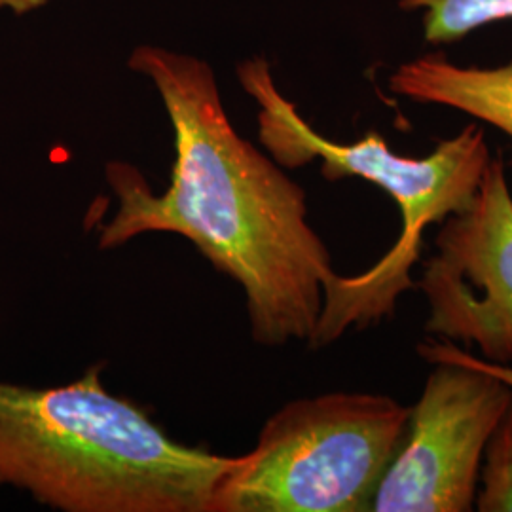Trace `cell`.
I'll return each instance as SVG.
<instances>
[{
  "mask_svg": "<svg viewBox=\"0 0 512 512\" xmlns=\"http://www.w3.org/2000/svg\"><path fill=\"white\" fill-rule=\"evenodd\" d=\"M128 65L160 93L177 156L162 194L137 167L107 165L118 209L97 230L99 249H120L154 232L183 236L243 289L256 344L308 342L336 272L329 247L308 222L304 188L239 137L207 63L141 46Z\"/></svg>",
  "mask_w": 512,
  "mask_h": 512,
  "instance_id": "obj_1",
  "label": "cell"
},
{
  "mask_svg": "<svg viewBox=\"0 0 512 512\" xmlns=\"http://www.w3.org/2000/svg\"><path fill=\"white\" fill-rule=\"evenodd\" d=\"M101 376L95 365L59 387L0 382V486L61 512H211L234 458L169 439Z\"/></svg>",
  "mask_w": 512,
  "mask_h": 512,
  "instance_id": "obj_2",
  "label": "cell"
},
{
  "mask_svg": "<svg viewBox=\"0 0 512 512\" xmlns=\"http://www.w3.org/2000/svg\"><path fill=\"white\" fill-rule=\"evenodd\" d=\"M238 76L258 105V139L283 169L321 160V175L329 183L363 179L382 188L401 209V234L376 264L363 274L330 277L308 348H327L348 330L393 319L399 298L416 289L412 270L420 262L425 228L465 211L475 198L492 160L484 128L469 124L423 158L393 152L378 131L353 143H336L311 128L293 101L279 92L268 61L249 59L239 65Z\"/></svg>",
  "mask_w": 512,
  "mask_h": 512,
  "instance_id": "obj_3",
  "label": "cell"
},
{
  "mask_svg": "<svg viewBox=\"0 0 512 512\" xmlns=\"http://www.w3.org/2000/svg\"><path fill=\"white\" fill-rule=\"evenodd\" d=\"M410 406L336 391L283 404L234 458L211 512H365L397 456Z\"/></svg>",
  "mask_w": 512,
  "mask_h": 512,
  "instance_id": "obj_4",
  "label": "cell"
},
{
  "mask_svg": "<svg viewBox=\"0 0 512 512\" xmlns=\"http://www.w3.org/2000/svg\"><path fill=\"white\" fill-rule=\"evenodd\" d=\"M435 249L416 281L429 306L425 334L512 365V192L501 152L471 205L442 222Z\"/></svg>",
  "mask_w": 512,
  "mask_h": 512,
  "instance_id": "obj_5",
  "label": "cell"
},
{
  "mask_svg": "<svg viewBox=\"0 0 512 512\" xmlns=\"http://www.w3.org/2000/svg\"><path fill=\"white\" fill-rule=\"evenodd\" d=\"M410 406L406 435L376 494L374 512H471L484 448L512 389L471 366L435 363Z\"/></svg>",
  "mask_w": 512,
  "mask_h": 512,
  "instance_id": "obj_6",
  "label": "cell"
},
{
  "mask_svg": "<svg viewBox=\"0 0 512 512\" xmlns=\"http://www.w3.org/2000/svg\"><path fill=\"white\" fill-rule=\"evenodd\" d=\"M387 84L403 99L459 110L480 124L499 129L512 141V61L476 67L431 52L401 63Z\"/></svg>",
  "mask_w": 512,
  "mask_h": 512,
  "instance_id": "obj_7",
  "label": "cell"
},
{
  "mask_svg": "<svg viewBox=\"0 0 512 512\" xmlns=\"http://www.w3.org/2000/svg\"><path fill=\"white\" fill-rule=\"evenodd\" d=\"M406 14L420 16L423 40L454 44L492 23L512 21V0H399Z\"/></svg>",
  "mask_w": 512,
  "mask_h": 512,
  "instance_id": "obj_8",
  "label": "cell"
},
{
  "mask_svg": "<svg viewBox=\"0 0 512 512\" xmlns=\"http://www.w3.org/2000/svg\"><path fill=\"white\" fill-rule=\"evenodd\" d=\"M475 505L480 512H512V399L486 442Z\"/></svg>",
  "mask_w": 512,
  "mask_h": 512,
  "instance_id": "obj_9",
  "label": "cell"
},
{
  "mask_svg": "<svg viewBox=\"0 0 512 512\" xmlns=\"http://www.w3.org/2000/svg\"><path fill=\"white\" fill-rule=\"evenodd\" d=\"M416 351H418L421 359L425 363H429V365L452 363V365L471 366V368H476V370L492 374V376L499 378L501 382H505L512 389L511 365H497V363L484 361L482 357H476L473 353H469L467 349L459 348L458 344H454V342L429 338V340L420 342L416 346Z\"/></svg>",
  "mask_w": 512,
  "mask_h": 512,
  "instance_id": "obj_10",
  "label": "cell"
},
{
  "mask_svg": "<svg viewBox=\"0 0 512 512\" xmlns=\"http://www.w3.org/2000/svg\"><path fill=\"white\" fill-rule=\"evenodd\" d=\"M46 2L48 0H0V10H10L16 16H25L42 8Z\"/></svg>",
  "mask_w": 512,
  "mask_h": 512,
  "instance_id": "obj_11",
  "label": "cell"
}]
</instances>
